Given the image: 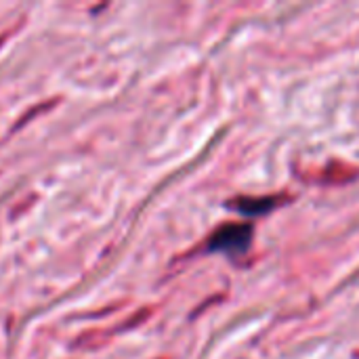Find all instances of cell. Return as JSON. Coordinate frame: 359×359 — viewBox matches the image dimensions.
<instances>
[{"instance_id": "cell-1", "label": "cell", "mask_w": 359, "mask_h": 359, "mask_svg": "<svg viewBox=\"0 0 359 359\" xmlns=\"http://www.w3.org/2000/svg\"><path fill=\"white\" fill-rule=\"evenodd\" d=\"M250 244H252V227L248 223H227L212 233L208 242V250L223 252L227 257H242L248 252Z\"/></svg>"}, {"instance_id": "cell-2", "label": "cell", "mask_w": 359, "mask_h": 359, "mask_svg": "<svg viewBox=\"0 0 359 359\" xmlns=\"http://www.w3.org/2000/svg\"><path fill=\"white\" fill-rule=\"evenodd\" d=\"M276 206H278L276 198H240L229 204V208H233L242 217H261L273 210Z\"/></svg>"}]
</instances>
